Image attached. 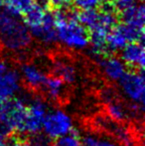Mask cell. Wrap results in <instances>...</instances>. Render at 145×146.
I'll return each instance as SVG.
<instances>
[{"instance_id": "obj_1", "label": "cell", "mask_w": 145, "mask_h": 146, "mask_svg": "<svg viewBox=\"0 0 145 146\" xmlns=\"http://www.w3.org/2000/svg\"><path fill=\"white\" fill-rule=\"evenodd\" d=\"M57 40L71 50L89 48V32L77 21V13L69 7L57 9L54 13Z\"/></svg>"}, {"instance_id": "obj_2", "label": "cell", "mask_w": 145, "mask_h": 146, "mask_svg": "<svg viewBox=\"0 0 145 146\" xmlns=\"http://www.w3.org/2000/svg\"><path fill=\"white\" fill-rule=\"evenodd\" d=\"M31 43V33L24 22L6 11L0 13V46L4 50L21 54Z\"/></svg>"}, {"instance_id": "obj_3", "label": "cell", "mask_w": 145, "mask_h": 146, "mask_svg": "<svg viewBox=\"0 0 145 146\" xmlns=\"http://www.w3.org/2000/svg\"><path fill=\"white\" fill-rule=\"evenodd\" d=\"M73 128L75 125L72 116L61 108L49 110L42 126L44 134L53 140L71 133Z\"/></svg>"}, {"instance_id": "obj_4", "label": "cell", "mask_w": 145, "mask_h": 146, "mask_svg": "<svg viewBox=\"0 0 145 146\" xmlns=\"http://www.w3.org/2000/svg\"><path fill=\"white\" fill-rule=\"evenodd\" d=\"M117 83L120 92L130 104L144 106L145 82L142 70L126 71Z\"/></svg>"}, {"instance_id": "obj_5", "label": "cell", "mask_w": 145, "mask_h": 146, "mask_svg": "<svg viewBox=\"0 0 145 146\" xmlns=\"http://www.w3.org/2000/svg\"><path fill=\"white\" fill-rule=\"evenodd\" d=\"M49 106L41 96H30L27 102V115L24 123L23 133L34 135L42 131L43 121L45 119Z\"/></svg>"}, {"instance_id": "obj_6", "label": "cell", "mask_w": 145, "mask_h": 146, "mask_svg": "<svg viewBox=\"0 0 145 146\" xmlns=\"http://www.w3.org/2000/svg\"><path fill=\"white\" fill-rule=\"evenodd\" d=\"M30 96H23L20 98H12L5 100L4 110L1 116L5 118L13 126L14 130L23 133L24 123L27 115V102Z\"/></svg>"}, {"instance_id": "obj_7", "label": "cell", "mask_w": 145, "mask_h": 146, "mask_svg": "<svg viewBox=\"0 0 145 146\" xmlns=\"http://www.w3.org/2000/svg\"><path fill=\"white\" fill-rule=\"evenodd\" d=\"M32 38L46 46H51L57 42V32L55 25L54 13L47 11L42 23L35 27L29 28Z\"/></svg>"}, {"instance_id": "obj_8", "label": "cell", "mask_w": 145, "mask_h": 146, "mask_svg": "<svg viewBox=\"0 0 145 146\" xmlns=\"http://www.w3.org/2000/svg\"><path fill=\"white\" fill-rule=\"evenodd\" d=\"M97 62L103 77L111 83H117L127 71V66L116 56L107 54L97 60Z\"/></svg>"}, {"instance_id": "obj_9", "label": "cell", "mask_w": 145, "mask_h": 146, "mask_svg": "<svg viewBox=\"0 0 145 146\" xmlns=\"http://www.w3.org/2000/svg\"><path fill=\"white\" fill-rule=\"evenodd\" d=\"M19 74L21 81L31 90H41L47 78L46 73L42 68L30 62H25L20 66Z\"/></svg>"}, {"instance_id": "obj_10", "label": "cell", "mask_w": 145, "mask_h": 146, "mask_svg": "<svg viewBox=\"0 0 145 146\" xmlns=\"http://www.w3.org/2000/svg\"><path fill=\"white\" fill-rule=\"evenodd\" d=\"M21 83L19 71L14 68L0 74V98L4 100L15 98L21 90Z\"/></svg>"}, {"instance_id": "obj_11", "label": "cell", "mask_w": 145, "mask_h": 146, "mask_svg": "<svg viewBox=\"0 0 145 146\" xmlns=\"http://www.w3.org/2000/svg\"><path fill=\"white\" fill-rule=\"evenodd\" d=\"M120 59L126 66L135 70L144 69L145 64V51L143 43L129 42L119 51Z\"/></svg>"}, {"instance_id": "obj_12", "label": "cell", "mask_w": 145, "mask_h": 146, "mask_svg": "<svg viewBox=\"0 0 145 146\" xmlns=\"http://www.w3.org/2000/svg\"><path fill=\"white\" fill-rule=\"evenodd\" d=\"M51 69L54 76L60 78L65 84L72 85L77 81V72L73 64L66 59L57 58L53 61Z\"/></svg>"}, {"instance_id": "obj_13", "label": "cell", "mask_w": 145, "mask_h": 146, "mask_svg": "<svg viewBox=\"0 0 145 146\" xmlns=\"http://www.w3.org/2000/svg\"><path fill=\"white\" fill-rule=\"evenodd\" d=\"M41 90L48 100L52 102H59L64 96L66 92V84L56 76L47 77Z\"/></svg>"}, {"instance_id": "obj_14", "label": "cell", "mask_w": 145, "mask_h": 146, "mask_svg": "<svg viewBox=\"0 0 145 146\" xmlns=\"http://www.w3.org/2000/svg\"><path fill=\"white\" fill-rule=\"evenodd\" d=\"M120 19L123 23L144 28L145 8L142 3H135L129 8L120 12Z\"/></svg>"}, {"instance_id": "obj_15", "label": "cell", "mask_w": 145, "mask_h": 146, "mask_svg": "<svg viewBox=\"0 0 145 146\" xmlns=\"http://www.w3.org/2000/svg\"><path fill=\"white\" fill-rule=\"evenodd\" d=\"M128 42L127 37L125 36L121 24H116L109 32L107 36V52L115 53L119 52Z\"/></svg>"}, {"instance_id": "obj_16", "label": "cell", "mask_w": 145, "mask_h": 146, "mask_svg": "<svg viewBox=\"0 0 145 146\" xmlns=\"http://www.w3.org/2000/svg\"><path fill=\"white\" fill-rule=\"evenodd\" d=\"M49 4L47 0H45L44 2H42V0L40 2H34L31 8L23 15L24 23L26 24L28 28L35 27V26L42 23L43 19L45 17V14L47 12L46 7Z\"/></svg>"}, {"instance_id": "obj_17", "label": "cell", "mask_w": 145, "mask_h": 146, "mask_svg": "<svg viewBox=\"0 0 145 146\" xmlns=\"http://www.w3.org/2000/svg\"><path fill=\"white\" fill-rule=\"evenodd\" d=\"M35 0H5L4 7L7 13L16 17L23 16L34 4Z\"/></svg>"}, {"instance_id": "obj_18", "label": "cell", "mask_w": 145, "mask_h": 146, "mask_svg": "<svg viewBox=\"0 0 145 146\" xmlns=\"http://www.w3.org/2000/svg\"><path fill=\"white\" fill-rule=\"evenodd\" d=\"M99 11L95 8L91 9H83L81 12L77 13V19L87 30L91 31L97 27L99 23Z\"/></svg>"}, {"instance_id": "obj_19", "label": "cell", "mask_w": 145, "mask_h": 146, "mask_svg": "<svg viewBox=\"0 0 145 146\" xmlns=\"http://www.w3.org/2000/svg\"><path fill=\"white\" fill-rule=\"evenodd\" d=\"M51 146H81V140L77 132L72 131L69 134L55 139V142Z\"/></svg>"}, {"instance_id": "obj_20", "label": "cell", "mask_w": 145, "mask_h": 146, "mask_svg": "<svg viewBox=\"0 0 145 146\" xmlns=\"http://www.w3.org/2000/svg\"><path fill=\"white\" fill-rule=\"evenodd\" d=\"M14 128L5 118L0 116V141H6L13 135Z\"/></svg>"}, {"instance_id": "obj_21", "label": "cell", "mask_w": 145, "mask_h": 146, "mask_svg": "<svg viewBox=\"0 0 145 146\" xmlns=\"http://www.w3.org/2000/svg\"><path fill=\"white\" fill-rule=\"evenodd\" d=\"M51 139L45 134H41L40 132L37 134L31 135V139L29 140L31 146H51Z\"/></svg>"}, {"instance_id": "obj_22", "label": "cell", "mask_w": 145, "mask_h": 146, "mask_svg": "<svg viewBox=\"0 0 145 146\" xmlns=\"http://www.w3.org/2000/svg\"><path fill=\"white\" fill-rule=\"evenodd\" d=\"M75 5L79 9H91L101 5V0H73Z\"/></svg>"}, {"instance_id": "obj_23", "label": "cell", "mask_w": 145, "mask_h": 146, "mask_svg": "<svg viewBox=\"0 0 145 146\" xmlns=\"http://www.w3.org/2000/svg\"><path fill=\"white\" fill-rule=\"evenodd\" d=\"M137 0H114L113 1V8L114 10L118 12H121L123 10L129 8L130 6L137 3Z\"/></svg>"}, {"instance_id": "obj_24", "label": "cell", "mask_w": 145, "mask_h": 146, "mask_svg": "<svg viewBox=\"0 0 145 146\" xmlns=\"http://www.w3.org/2000/svg\"><path fill=\"white\" fill-rule=\"evenodd\" d=\"M101 98L105 104H107V102L117 98V94H116V92L113 90V88H105L101 92Z\"/></svg>"}, {"instance_id": "obj_25", "label": "cell", "mask_w": 145, "mask_h": 146, "mask_svg": "<svg viewBox=\"0 0 145 146\" xmlns=\"http://www.w3.org/2000/svg\"><path fill=\"white\" fill-rule=\"evenodd\" d=\"M72 0H47L49 5L54 7L55 9H61V8L68 7Z\"/></svg>"}, {"instance_id": "obj_26", "label": "cell", "mask_w": 145, "mask_h": 146, "mask_svg": "<svg viewBox=\"0 0 145 146\" xmlns=\"http://www.w3.org/2000/svg\"><path fill=\"white\" fill-rule=\"evenodd\" d=\"M8 146H31L30 142L28 140H24V139H14Z\"/></svg>"}, {"instance_id": "obj_27", "label": "cell", "mask_w": 145, "mask_h": 146, "mask_svg": "<svg viewBox=\"0 0 145 146\" xmlns=\"http://www.w3.org/2000/svg\"><path fill=\"white\" fill-rule=\"evenodd\" d=\"M10 64L8 63L7 61H5V60L3 59H0V74L4 73V72H6L8 69H10Z\"/></svg>"}, {"instance_id": "obj_28", "label": "cell", "mask_w": 145, "mask_h": 146, "mask_svg": "<svg viewBox=\"0 0 145 146\" xmlns=\"http://www.w3.org/2000/svg\"><path fill=\"white\" fill-rule=\"evenodd\" d=\"M114 0H101V6H113Z\"/></svg>"}, {"instance_id": "obj_29", "label": "cell", "mask_w": 145, "mask_h": 146, "mask_svg": "<svg viewBox=\"0 0 145 146\" xmlns=\"http://www.w3.org/2000/svg\"><path fill=\"white\" fill-rule=\"evenodd\" d=\"M4 104H5V100H2L0 98V116H1L2 112H3V110H4Z\"/></svg>"}, {"instance_id": "obj_30", "label": "cell", "mask_w": 145, "mask_h": 146, "mask_svg": "<svg viewBox=\"0 0 145 146\" xmlns=\"http://www.w3.org/2000/svg\"><path fill=\"white\" fill-rule=\"evenodd\" d=\"M0 146H8V144L5 141H0Z\"/></svg>"}, {"instance_id": "obj_31", "label": "cell", "mask_w": 145, "mask_h": 146, "mask_svg": "<svg viewBox=\"0 0 145 146\" xmlns=\"http://www.w3.org/2000/svg\"><path fill=\"white\" fill-rule=\"evenodd\" d=\"M4 2H5V0H0V8L4 5Z\"/></svg>"}]
</instances>
